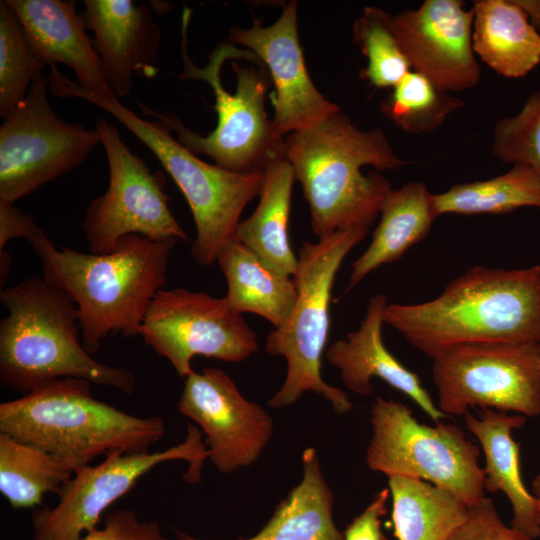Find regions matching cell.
Masks as SVG:
<instances>
[{
	"mask_svg": "<svg viewBox=\"0 0 540 540\" xmlns=\"http://www.w3.org/2000/svg\"><path fill=\"white\" fill-rule=\"evenodd\" d=\"M29 242L42 263V276L75 304L82 344L92 354L110 334H140L152 299L167 283L177 240L128 235L104 254L59 250L42 229Z\"/></svg>",
	"mask_w": 540,
	"mask_h": 540,
	"instance_id": "cell-1",
	"label": "cell"
},
{
	"mask_svg": "<svg viewBox=\"0 0 540 540\" xmlns=\"http://www.w3.org/2000/svg\"><path fill=\"white\" fill-rule=\"evenodd\" d=\"M384 323L431 358L460 345L540 343V266L473 267L435 299L388 304Z\"/></svg>",
	"mask_w": 540,
	"mask_h": 540,
	"instance_id": "cell-2",
	"label": "cell"
},
{
	"mask_svg": "<svg viewBox=\"0 0 540 540\" xmlns=\"http://www.w3.org/2000/svg\"><path fill=\"white\" fill-rule=\"evenodd\" d=\"M286 157L302 185L311 227L319 238L339 229L369 226L392 188L379 172L407 165L380 128L364 131L341 110L285 136Z\"/></svg>",
	"mask_w": 540,
	"mask_h": 540,
	"instance_id": "cell-3",
	"label": "cell"
},
{
	"mask_svg": "<svg viewBox=\"0 0 540 540\" xmlns=\"http://www.w3.org/2000/svg\"><path fill=\"white\" fill-rule=\"evenodd\" d=\"M0 383L24 394L51 381L83 379L132 394L134 373L93 359L81 341L72 300L43 276L1 290Z\"/></svg>",
	"mask_w": 540,
	"mask_h": 540,
	"instance_id": "cell-4",
	"label": "cell"
},
{
	"mask_svg": "<svg viewBox=\"0 0 540 540\" xmlns=\"http://www.w3.org/2000/svg\"><path fill=\"white\" fill-rule=\"evenodd\" d=\"M90 382L63 378L0 404V433L33 444L74 473L100 455L148 452L166 432L160 416L139 417L96 399Z\"/></svg>",
	"mask_w": 540,
	"mask_h": 540,
	"instance_id": "cell-5",
	"label": "cell"
},
{
	"mask_svg": "<svg viewBox=\"0 0 540 540\" xmlns=\"http://www.w3.org/2000/svg\"><path fill=\"white\" fill-rule=\"evenodd\" d=\"M50 91L61 98H80L107 111L160 161L184 195L196 227L191 253L210 266L219 251L235 239L241 214L259 196L264 172L236 173L208 164L183 146L161 121L147 120L124 106L116 96L102 97L82 89L59 69L49 75Z\"/></svg>",
	"mask_w": 540,
	"mask_h": 540,
	"instance_id": "cell-6",
	"label": "cell"
},
{
	"mask_svg": "<svg viewBox=\"0 0 540 540\" xmlns=\"http://www.w3.org/2000/svg\"><path fill=\"white\" fill-rule=\"evenodd\" d=\"M191 10L184 8L182 16L183 79L206 81L215 95L214 109L217 125L207 136L188 129L169 112H157L137 101L145 116L164 123L177 134V140L195 155L210 157L217 166L236 173L264 172L272 162L287 158L285 137L277 135L265 112V95L270 80L265 66H245L232 63L237 85L234 93L227 91L221 81L222 65L227 59L244 58L261 63L250 50L231 43L219 45L210 55L206 66L194 65L187 54V29Z\"/></svg>",
	"mask_w": 540,
	"mask_h": 540,
	"instance_id": "cell-7",
	"label": "cell"
},
{
	"mask_svg": "<svg viewBox=\"0 0 540 540\" xmlns=\"http://www.w3.org/2000/svg\"><path fill=\"white\" fill-rule=\"evenodd\" d=\"M369 226L339 229L318 239L304 241L298 249L294 275L297 299L288 321L267 336L265 350L285 358L287 373L280 389L268 404L274 409L294 404L305 392L323 396L338 414L353 404L341 389L321 376L322 356L327 343L329 305L336 274L347 254L367 235Z\"/></svg>",
	"mask_w": 540,
	"mask_h": 540,
	"instance_id": "cell-8",
	"label": "cell"
},
{
	"mask_svg": "<svg viewBox=\"0 0 540 540\" xmlns=\"http://www.w3.org/2000/svg\"><path fill=\"white\" fill-rule=\"evenodd\" d=\"M370 470L417 478L443 488L468 507L485 498L480 447L452 423H420L400 402L377 398L371 407Z\"/></svg>",
	"mask_w": 540,
	"mask_h": 540,
	"instance_id": "cell-9",
	"label": "cell"
},
{
	"mask_svg": "<svg viewBox=\"0 0 540 540\" xmlns=\"http://www.w3.org/2000/svg\"><path fill=\"white\" fill-rule=\"evenodd\" d=\"M438 408L464 416L469 408L540 416V343H480L433 358Z\"/></svg>",
	"mask_w": 540,
	"mask_h": 540,
	"instance_id": "cell-10",
	"label": "cell"
},
{
	"mask_svg": "<svg viewBox=\"0 0 540 540\" xmlns=\"http://www.w3.org/2000/svg\"><path fill=\"white\" fill-rule=\"evenodd\" d=\"M40 72L0 127V202L14 204L81 164L101 144L99 131L58 117Z\"/></svg>",
	"mask_w": 540,
	"mask_h": 540,
	"instance_id": "cell-11",
	"label": "cell"
},
{
	"mask_svg": "<svg viewBox=\"0 0 540 540\" xmlns=\"http://www.w3.org/2000/svg\"><path fill=\"white\" fill-rule=\"evenodd\" d=\"M208 455L200 432L191 424L186 439L166 450L110 453L101 463L77 470L58 492L55 506L34 510V540H82L97 528L103 512L154 467L166 461L185 460L189 469L184 478L195 483Z\"/></svg>",
	"mask_w": 540,
	"mask_h": 540,
	"instance_id": "cell-12",
	"label": "cell"
},
{
	"mask_svg": "<svg viewBox=\"0 0 540 540\" xmlns=\"http://www.w3.org/2000/svg\"><path fill=\"white\" fill-rule=\"evenodd\" d=\"M95 128L106 153L109 184L85 211L83 228L90 252L108 253L128 235L188 241L169 208L159 175L130 151L111 123L99 118Z\"/></svg>",
	"mask_w": 540,
	"mask_h": 540,
	"instance_id": "cell-13",
	"label": "cell"
},
{
	"mask_svg": "<svg viewBox=\"0 0 540 540\" xmlns=\"http://www.w3.org/2000/svg\"><path fill=\"white\" fill-rule=\"evenodd\" d=\"M139 335L182 378L193 372L197 355L241 362L258 350L254 331L225 297L183 288L156 293Z\"/></svg>",
	"mask_w": 540,
	"mask_h": 540,
	"instance_id": "cell-14",
	"label": "cell"
},
{
	"mask_svg": "<svg viewBox=\"0 0 540 540\" xmlns=\"http://www.w3.org/2000/svg\"><path fill=\"white\" fill-rule=\"evenodd\" d=\"M178 410L203 430L208 458L221 473L253 464L270 440L273 421L248 401L221 369L193 371L185 378Z\"/></svg>",
	"mask_w": 540,
	"mask_h": 540,
	"instance_id": "cell-15",
	"label": "cell"
},
{
	"mask_svg": "<svg viewBox=\"0 0 540 540\" xmlns=\"http://www.w3.org/2000/svg\"><path fill=\"white\" fill-rule=\"evenodd\" d=\"M473 10L461 0H425L391 17L412 71L447 93L475 87L481 68L472 45Z\"/></svg>",
	"mask_w": 540,
	"mask_h": 540,
	"instance_id": "cell-16",
	"label": "cell"
},
{
	"mask_svg": "<svg viewBox=\"0 0 540 540\" xmlns=\"http://www.w3.org/2000/svg\"><path fill=\"white\" fill-rule=\"evenodd\" d=\"M229 43L244 45L268 68L274 84L271 121L277 135L285 137L311 127L340 110L319 92L309 76L298 38L296 1L284 5L280 17L270 26L264 27L254 17L248 29L231 28Z\"/></svg>",
	"mask_w": 540,
	"mask_h": 540,
	"instance_id": "cell-17",
	"label": "cell"
},
{
	"mask_svg": "<svg viewBox=\"0 0 540 540\" xmlns=\"http://www.w3.org/2000/svg\"><path fill=\"white\" fill-rule=\"evenodd\" d=\"M82 18L94 33L104 77L118 97L130 94L134 75L154 77L161 33L151 10L131 0H84Z\"/></svg>",
	"mask_w": 540,
	"mask_h": 540,
	"instance_id": "cell-18",
	"label": "cell"
},
{
	"mask_svg": "<svg viewBox=\"0 0 540 540\" xmlns=\"http://www.w3.org/2000/svg\"><path fill=\"white\" fill-rule=\"evenodd\" d=\"M5 2L15 13L41 62L50 67L66 65L74 72L76 83L88 92L102 97L116 96L104 77L100 58L74 1Z\"/></svg>",
	"mask_w": 540,
	"mask_h": 540,
	"instance_id": "cell-19",
	"label": "cell"
},
{
	"mask_svg": "<svg viewBox=\"0 0 540 540\" xmlns=\"http://www.w3.org/2000/svg\"><path fill=\"white\" fill-rule=\"evenodd\" d=\"M387 305L384 294L373 296L358 329L327 349V361L340 371L344 385L356 394H372L371 379L377 377L412 399L434 423L448 418L434 403L418 375L386 348L382 326Z\"/></svg>",
	"mask_w": 540,
	"mask_h": 540,
	"instance_id": "cell-20",
	"label": "cell"
},
{
	"mask_svg": "<svg viewBox=\"0 0 540 540\" xmlns=\"http://www.w3.org/2000/svg\"><path fill=\"white\" fill-rule=\"evenodd\" d=\"M467 429L477 438L484 454V489L503 492L512 507L511 527L531 539L540 537L536 499L525 487L520 469V445L514 430L523 427L526 417L484 408L480 417L464 415Z\"/></svg>",
	"mask_w": 540,
	"mask_h": 540,
	"instance_id": "cell-21",
	"label": "cell"
},
{
	"mask_svg": "<svg viewBox=\"0 0 540 540\" xmlns=\"http://www.w3.org/2000/svg\"><path fill=\"white\" fill-rule=\"evenodd\" d=\"M472 45L498 75L518 79L540 63V33L516 0H476L472 5Z\"/></svg>",
	"mask_w": 540,
	"mask_h": 540,
	"instance_id": "cell-22",
	"label": "cell"
},
{
	"mask_svg": "<svg viewBox=\"0 0 540 540\" xmlns=\"http://www.w3.org/2000/svg\"><path fill=\"white\" fill-rule=\"evenodd\" d=\"M431 195L421 181H412L399 189L391 188L388 191L372 240L352 264L347 292L378 267L399 260L412 245L428 235L436 218Z\"/></svg>",
	"mask_w": 540,
	"mask_h": 540,
	"instance_id": "cell-23",
	"label": "cell"
},
{
	"mask_svg": "<svg viewBox=\"0 0 540 540\" xmlns=\"http://www.w3.org/2000/svg\"><path fill=\"white\" fill-rule=\"evenodd\" d=\"M295 174L287 158L267 166L255 211L239 223L235 239L263 263L285 276L294 277L298 258L288 235V222Z\"/></svg>",
	"mask_w": 540,
	"mask_h": 540,
	"instance_id": "cell-24",
	"label": "cell"
},
{
	"mask_svg": "<svg viewBox=\"0 0 540 540\" xmlns=\"http://www.w3.org/2000/svg\"><path fill=\"white\" fill-rule=\"evenodd\" d=\"M216 261L227 282L225 298L237 313L257 314L274 329L288 321L297 299L293 277L271 269L236 239L223 246Z\"/></svg>",
	"mask_w": 540,
	"mask_h": 540,
	"instance_id": "cell-25",
	"label": "cell"
},
{
	"mask_svg": "<svg viewBox=\"0 0 540 540\" xmlns=\"http://www.w3.org/2000/svg\"><path fill=\"white\" fill-rule=\"evenodd\" d=\"M303 476L275 509L268 523L244 540H344L334 523L333 493L314 448L302 454Z\"/></svg>",
	"mask_w": 540,
	"mask_h": 540,
	"instance_id": "cell-26",
	"label": "cell"
},
{
	"mask_svg": "<svg viewBox=\"0 0 540 540\" xmlns=\"http://www.w3.org/2000/svg\"><path fill=\"white\" fill-rule=\"evenodd\" d=\"M388 488L397 540H449L467 519L464 502L424 480L390 476Z\"/></svg>",
	"mask_w": 540,
	"mask_h": 540,
	"instance_id": "cell-27",
	"label": "cell"
},
{
	"mask_svg": "<svg viewBox=\"0 0 540 540\" xmlns=\"http://www.w3.org/2000/svg\"><path fill=\"white\" fill-rule=\"evenodd\" d=\"M435 217L443 214H503L522 207L540 209V174L527 164H513L497 177L455 184L431 195Z\"/></svg>",
	"mask_w": 540,
	"mask_h": 540,
	"instance_id": "cell-28",
	"label": "cell"
},
{
	"mask_svg": "<svg viewBox=\"0 0 540 540\" xmlns=\"http://www.w3.org/2000/svg\"><path fill=\"white\" fill-rule=\"evenodd\" d=\"M74 471L43 449L0 433V492L15 509L42 504L58 493Z\"/></svg>",
	"mask_w": 540,
	"mask_h": 540,
	"instance_id": "cell-29",
	"label": "cell"
},
{
	"mask_svg": "<svg viewBox=\"0 0 540 540\" xmlns=\"http://www.w3.org/2000/svg\"><path fill=\"white\" fill-rule=\"evenodd\" d=\"M463 99L437 87L415 71L407 73L381 103V111L397 127L410 134L438 129L453 112L463 108Z\"/></svg>",
	"mask_w": 540,
	"mask_h": 540,
	"instance_id": "cell-30",
	"label": "cell"
},
{
	"mask_svg": "<svg viewBox=\"0 0 540 540\" xmlns=\"http://www.w3.org/2000/svg\"><path fill=\"white\" fill-rule=\"evenodd\" d=\"M392 14L367 6L353 25V39L367 59L360 76L377 89L393 88L410 71L391 25Z\"/></svg>",
	"mask_w": 540,
	"mask_h": 540,
	"instance_id": "cell-31",
	"label": "cell"
},
{
	"mask_svg": "<svg viewBox=\"0 0 540 540\" xmlns=\"http://www.w3.org/2000/svg\"><path fill=\"white\" fill-rule=\"evenodd\" d=\"M15 13L0 2V116H11L24 101L34 78L44 70Z\"/></svg>",
	"mask_w": 540,
	"mask_h": 540,
	"instance_id": "cell-32",
	"label": "cell"
},
{
	"mask_svg": "<svg viewBox=\"0 0 540 540\" xmlns=\"http://www.w3.org/2000/svg\"><path fill=\"white\" fill-rule=\"evenodd\" d=\"M492 155L506 164H527L540 174V88L514 115L493 127Z\"/></svg>",
	"mask_w": 540,
	"mask_h": 540,
	"instance_id": "cell-33",
	"label": "cell"
},
{
	"mask_svg": "<svg viewBox=\"0 0 540 540\" xmlns=\"http://www.w3.org/2000/svg\"><path fill=\"white\" fill-rule=\"evenodd\" d=\"M449 540H534L507 526L500 518L492 500L485 497L469 507L465 522Z\"/></svg>",
	"mask_w": 540,
	"mask_h": 540,
	"instance_id": "cell-34",
	"label": "cell"
},
{
	"mask_svg": "<svg viewBox=\"0 0 540 540\" xmlns=\"http://www.w3.org/2000/svg\"><path fill=\"white\" fill-rule=\"evenodd\" d=\"M82 540H168L156 521H139L131 510L109 513L102 528L90 531Z\"/></svg>",
	"mask_w": 540,
	"mask_h": 540,
	"instance_id": "cell-35",
	"label": "cell"
},
{
	"mask_svg": "<svg viewBox=\"0 0 540 540\" xmlns=\"http://www.w3.org/2000/svg\"><path fill=\"white\" fill-rule=\"evenodd\" d=\"M389 497V488L375 494L363 512L347 526L344 540H385L381 530V517L387 513L386 503Z\"/></svg>",
	"mask_w": 540,
	"mask_h": 540,
	"instance_id": "cell-36",
	"label": "cell"
},
{
	"mask_svg": "<svg viewBox=\"0 0 540 540\" xmlns=\"http://www.w3.org/2000/svg\"><path fill=\"white\" fill-rule=\"evenodd\" d=\"M40 229L33 217L23 213L14 204L0 202V251L14 238L29 241Z\"/></svg>",
	"mask_w": 540,
	"mask_h": 540,
	"instance_id": "cell-37",
	"label": "cell"
},
{
	"mask_svg": "<svg viewBox=\"0 0 540 540\" xmlns=\"http://www.w3.org/2000/svg\"><path fill=\"white\" fill-rule=\"evenodd\" d=\"M533 28L540 33V0H516Z\"/></svg>",
	"mask_w": 540,
	"mask_h": 540,
	"instance_id": "cell-38",
	"label": "cell"
},
{
	"mask_svg": "<svg viewBox=\"0 0 540 540\" xmlns=\"http://www.w3.org/2000/svg\"><path fill=\"white\" fill-rule=\"evenodd\" d=\"M11 267V258L5 251H0V277L1 285L5 283Z\"/></svg>",
	"mask_w": 540,
	"mask_h": 540,
	"instance_id": "cell-39",
	"label": "cell"
},
{
	"mask_svg": "<svg viewBox=\"0 0 540 540\" xmlns=\"http://www.w3.org/2000/svg\"><path fill=\"white\" fill-rule=\"evenodd\" d=\"M531 493L536 499L537 516H538V522L540 524V474H538L532 481Z\"/></svg>",
	"mask_w": 540,
	"mask_h": 540,
	"instance_id": "cell-40",
	"label": "cell"
},
{
	"mask_svg": "<svg viewBox=\"0 0 540 540\" xmlns=\"http://www.w3.org/2000/svg\"><path fill=\"white\" fill-rule=\"evenodd\" d=\"M177 539L178 540H202V539H198L190 535L184 534L182 532H177Z\"/></svg>",
	"mask_w": 540,
	"mask_h": 540,
	"instance_id": "cell-41",
	"label": "cell"
}]
</instances>
